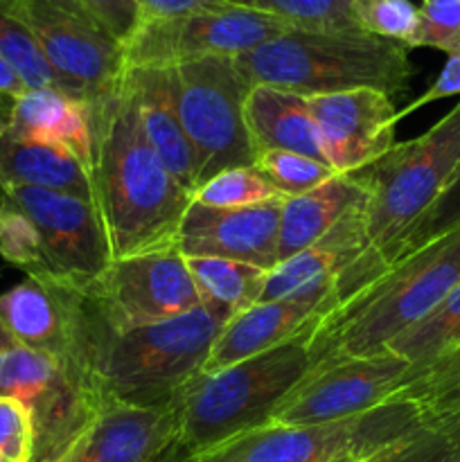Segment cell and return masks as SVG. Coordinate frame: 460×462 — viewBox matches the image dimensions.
<instances>
[{
  "label": "cell",
  "instance_id": "cell-1",
  "mask_svg": "<svg viewBox=\"0 0 460 462\" xmlns=\"http://www.w3.org/2000/svg\"><path fill=\"white\" fill-rule=\"evenodd\" d=\"M88 106L95 135L93 203L113 260L176 246L180 219L194 197L149 144L124 72L115 90Z\"/></svg>",
  "mask_w": 460,
  "mask_h": 462
},
{
  "label": "cell",
  "instance_id": "cell-2",
  "mask_svg": "<svg viewBox=\"0 0 460 462\" xmlns=\"http://www.w3.org/2000/svg\"><path fill=\"white\" fill-rule=\"evenodd\" d=\"M460 162V102L427 134L400 143L356 171L368 189L365 251L334 282L341 305L395 264L409 230L433 206Z\"/></svg>",
  "mask_w": 460,
  "mask_h": 462
},
{
  "label": "cell",
  "instance_id": "cell-3",
  "mask_svg": "<svg viewBox=\"0 0 460 462\" xmlns=\"http://www.w3.org/2000/svg\"><path fill=\"white\" fill-rule=\"evenodd\" d=\"M460 284V228L388 266L334 307L311 338V370L379 355Z\"/></svg>",
  "mask_w": 460,
  "mask_h": 462
},
{
  "label": "cell",
  "instance_id": "cell-4",
  "mask_svg": "<svg viewBox=\"0 0 460 462\" xmlns=\"http://www.w3.org/2000/svg\"><path fill=\"white\" fill-rule=\"evenodd\" d=\"M323 319L262 355L189 379L171 400L180 460L269 424L280 402L311 373V338Z\"/></svg>",
  "mask_w": 460,
  "mask_h": 462
},
{
  "label": "cell",
  "instance_id": "cell-5",
  "mask_svg": "<svg viewBox=\"0 0 460 462\" xmlns=\"http://www.w3.org/2000/svg\"><path fill=\"white\" fill-rule=\"evenodd\" d=\"M235 61L251 86L302 97L374 88L395 99L415 72L409 48L365 32L289 30Z\"/></svg>",
  "mask_w": 460,
  "mask_h": 462
},
{
  "label": "cell",
  "instance_id": "cell-6",
  "mask_svg": "<svg viewBox=\"0 0 460 462\" xmlns=\"http://www.w3.org/2000/svg\"><path fill=\"white\" fill-rule=\"evenodd\" d=\"M224 323L197 307L165 323L113 332L102 320L95 382L104 406H170L203 370Z\"/></svg>",
  "mask_w": 460,
  "mask_h": 462
},
{
  "label": "cell",
  "instance_id": "cell-7",
  "mask_svg": "<svg viewBox=\"0 0 460 462\" xmlns=\"http://www.w3.org/2000/svg\"><path fill=\"white\" fill-rule=\"evenodd\" d=\"M422 424L415 404L391 400L341 422L264 424L180 462H336L377 454Z\"/></svg>",
  "mask_w": 460,
  "mask_h": 462
},
{
  "label": "cell",
  "instance_id": "cell-8",
  "mask_svg": "<svg viewBox=\"0 0 460 462\" xmlns=\"http://www.w3.org/2000/svg\"><path fill=\"white\" fill-rule=\"evenodd\" d=\"M176 108L197 153V189L230 167L255 165L244 120L253 86L235 57H201L170 66Z\"/></svg>",
  "mask_w": 460,
  "mask_h": 462
},
{
  "label": "cell",
  "instance_id": "cell-9",
  "mask_svg": "<svg viewBox=\"0 0 460 462\" xmlns=\"http://www.w3.org/2000/svg\"><path fill=\"white\" fill-rule=\"evenodd\" d=\"M0 395L18 400L30 413V462H57L104 409L97 383L84 370L23 346L0 355Z\"/></svg>",
  "mask_w": 460,
  "mask_h": 462
},
{
  "label": "cell",
  "instance_id": "cell-10",
  "mask_svg": "<svg viewBox=\"0 0 460 462\" xmlns=\"http://www.w3.org/2000/svg\"><path fill=\"white\" fill-rule=\"evenodd\" d=\"M34 34L41 52L79 102L115 90L124 72V45L77 0H5Z\"/></svg>",
  "mask_w": 460,
  "mask_h": 462
},
{
  "label": "cell",
  "instance_id": "cell-11",
  "mask_svg": "<svg viewBox=\"0 0 460 462\" xmlns=\"http://www.w3.org/2000/svg\"><path fill=\"white\" fill-rule=\"evenodd\" d=\"M293 30L273 14L225 7L170 18H140L124 41V68L176 66L201 57H239Z\"/></svg>",
  "mask_w": 460,
  "mask_h": 462
},
{
  "label": "cell",
  "instance_id": "cell-12",
  "mask_svg": "<svg viewBox=\"0 0 460 462\" xmlns=\"http://www.w3.org/2000/svg\"><path fill=\"white\" fill-rule=\"evenodd\" d=\"M84 291L113 332L165 323L201 307L188 262L176 246L117 257Z\"/></svg>",
  "mask_w": 460,
  "mask_h": 462
},
{
  "label": "cell",
  "instance_id": "cell-13",
  "mask_svg": "<svg viewBox=\"0 0 460 462\" xmlns=\"http://www.w3.org/2000/svg\"><path fill=\"white\" fill-rule=\"evenodd\" d=\"M0 203L21 210L39 230L43 251L39 271L88 289L113 262L108 235L93 201L52 189L5 185Z\"/></svg>",
  "mask_w": 460,
  "mask_h": 462
},
{
  "label": "cell",
  "instance_id": "cell-14",
  "mask_svg": "<svg viewBox=\"0 0 460 462\" xmlns=\"http://www.w3.org/2000/svg\"><path fill=\"white\" fill-rule=\"evenodd\" d=\"M410 365L391 350L311 370L275 409L269 424H329L388 404Z\"/></svg>",
  "mask_w": 460,
  "mask_h": 462
},
{
  "label": "cell",
  "instance_id": "cell-15",
  "mask_svg": "<svg viewBox=\"0 0 460 462\" xmlns=\"http://www.w3.org/2000/svg\"><path fill=\"white\" fill-rule=\"evenodd\" d=\"M320 147L336 174H356L395 147L397 111L391 95L374 88L307 97Z\"/></svg>",
  "mask_w": 460,
  "mask_h": 462
},
{
  "label": "cell",
  "instance_id": "cell-16",
  "mask_svg": "<svg viewBox=\"0 0 460 462\" xmlns=\"http://www.w3.org/2000/svg\"><path fill=\"white\" fill-rule=\"evenodd\" d=\"M284 199L246 208H212L192 199L176 233L183 257H221L262 271L278 266V233Z\"/></svg>",
  "mask_w": 460,
  "mask_h": 462
},
{
  "label": "cell",
  "instance_id": "cell-17",
  "mask_svg": "<svg viewBox=\"0 0 460 462\" xmlns=\"http://www.w3.org/2000/svg\"><path fill=\"white\" fill-rule=\"evenodd\" d=\"M179 424L170 406L106 404L57 462H167L176 451Z\"/></svg>",
  "mask_w": 460,
  "mask_h": 462
},
{
  "label": "cell",
  "instance_id": "cell-18",
  "mask_svg": "<svg viewBox=\"0 0 460 462\" xmlns=\"http://www.w3.org/2000/svg\"><path fill=\"white\" fill-rule=\"evenodd\" d=\"M336 305L334 284L282 300L257 302L224 325L201 373H219L228 365L287 343L316 319L327 316Z\"/></svg>",
  "mask_w": 460,
  "mask_h": 462
},
{
  "label": "cell",
  "instance_id": "cell-19",
  "mask_svg": "<svg viewBox=\"0 0 460 462\" xmlns=\"http://www.w3.org/2000/svg\"><path fill=\"white\" fill-rule=\"evenodd\" d=\"M0 117L18 138L66 149L86 170H93V116L86 102L54 88H27L9 99V106L0 111Z\"/></svg>",
  "mask_w": 460,
  "mask_h": 462
},
{
  "label": "cell",
  "instance_id": "cell-20",
  "mask_svg": "<svg viewBox=\"0 0 460 462\" xmlns=\"http://www.w3.org/2000/svg\"><path fill=\"white\" fill-rule=\"evenodd\" d=\"M131 90L138 104L140 122L153 152L161 156L180 188L194 197L197 192V153L176 108L174 84L170 66L124 68Z\"/></svg>",
  "mask_w": 460,
  "mask_h": 462
},
{
  "label": "cell",
  "instance_id": "cell-21",
  "mask_svg": "<svg viewBox=\"0 0 460 462\" xmlns=\"http://www.w3.org/2000/svg\"><path fill=\"white\" fill-rule=\"evenodd\" d=\"M368 189L359 174H338L302 197L284 199L278 233V264L307 251L338 221L365 203Z\"/></svg>",
  "mask_w": 460,
  "mask_h": 462
},
{
  "label": "cell",
  "instance_id": "cell-22",
  "mask_svg": "<svg viewBox=\"0 0 460 462\" xmlns=\"http://www.w3.org/2000/svg\"><path fill=\"white\" fill-rule=\"evenodd\" d=\"M244 120L257 156L282 149L327 162L309 104L302 95L273 86H253L244 104Z\"/></svg>",
  "mask_w": 460,
  "mask_h": 462
},
{
  "label": "cell",
  "instance_id": "cell-23",
  "mask_svg": "<svg viewBox=\"0 0 460 462\" xmlns=\"http://www.w3.org/2000/svg\"><path fill=\"white\" fill-rule=\"evenodd\" d=\"M52 189L93 201L90 171L66 149L14 135L0 117V188Z\"/></svg>",
  "mask_w": 460,
  "mask_h": 462
},
{
  "label": "cell",
  "instance_id": "cell-24",
  "mask_svg": "<svg viewBox=\"0 0 460 462\" xmlns=\"http://www.w3.org/2000/svg\"><path fill=\"white\" fill-rule=\"evenodd\" d=\"M185 262L201 307L224 325L257 305L269 273L253 264L221 257H185Z\"/></svg>",
  "mask_w": 460,
  "mask_h": 462
},
{
  "label": "cell",
  "instance_id": "cell-25",
  "mask_svg": "<svg viewBox=\"0 0 460 462\" xmlns=\"http://www.w3.org/2000/svg\"><path fill=\"white\" fill-rule=\"evenodd\" d=\"M392 400L415 404L424 424L460 418V346L427 368L406 374Z\"/></svg>",
  "mask_w": 460,
  "mask_h": 462
},
{
  "label": "cell",
  "instance_id": "cell-26",
  "mask_svg": "<svg viewBox=\"0 0 460 462\" xmlns=\"http://www.w3.org/2000/svg\"><path fill=\"white\" fill-rule=\"evenodd\" d=\"M460 346V284L427 316L397 337L386 350L404 359L410 373L427 368Z\"/></svg>",
  "mask_w": 460,
  "mask_h": 462
},
{
  "label": "cell",
  "instance_id": "cell-27",
  "mask_svg": "<svg viewBox=\"0 0 460 462\" xmlns=\"http://www.w3.org/2000/svg\"><path fill=\"white\" fill-rule=\"evenodd\" d=\"M0 57L18 72L27 88H54L68 95L66 86L41 52L34 34L5 5V0H0Z\"/></svg>",
  "mask_w": 460,
  "mask_h": 462
},
{
  "label": "cell",
  "instance_id": "cell-28",
  "mask_svg": "<svg viewBox=\"0 0 460 462\" xmlns=\"http://www.w3.org/2000/svg\"><path fill=\"white\" fill-rule=\"evenodd\" d=\"M194 199L212 208H246L284 199L255 165L219 171L194 192Z\"/></svg>",
  "mask_w": 460,
  "mask_h": 462
},
{
  "label": "cell",
  "instance_id": "cell-29",
  "mask_svg": "<svg viewBox=\"0 0 460 462\" xmlns=\"http://www.w3.org/2000/svg\"><path fill=\"white\" fill-rule=\"evenodd\" d=\"M352 3L354 0H253V9L282 18L293 30L361 32Z\"/></svg>",
  "mask_w": 460,
  "mask_h": 462
},
{
  "label": "cell",
  "instance_id": "cell-30",
  "mask_svg": "<svg viewBox=\"0 0 460 462\" xmlns=\"http://www.w3.org/2000/svg\"><path fill=\"white\" fill-rule=\"evenodd\" d=\"M255 167L284 199L302 197V194L311 192L318 185L338 176L327 162H320L316 158L302 156L296 152H282V149L260 153Z\"/></svg>",
  "mask_w": 460,
  "mask_h": 462
},
{
  "label": "cell",
  "instance_id": "cell-31",
  "mask_svg": "<svg viewBox=\"0 0 460 462\" xmlns=\"http://www.w3.org/2000/svg\"><path fill=\"white\" fill-rule=\"evenodd\" d=\"M352 14L365 34L395 41L409 50L413 45L419 12L410 0H354Z\"/></svg>",
  "mask_w": 460,
  "mask_h": 462
},
{
  "label": "cell",
  "instance_id": "cell-32",
  "mask_svg": "<svg viewBox=\"0 0 460 462\" xmlns=\"http://www.w3.org/2000/svg\"><path fill=\"white\" fill-rule=\"evenodd\" d=\"M455 228H460V162L454 174H451L449 183L440 192V197L424 212L422 219L409 230V235L401 242L400 253H397V260L427 246V244L436 242V239L445 237V235L454 233Z\"/></svg>",
  "mask_w": 460,
  "mask_h": 462
},
{
  "label": "cell",
  "instance_id": "cell-33",
  "mask_svg": "<svg viewBox=\"0 0 460 462\" xmlns=\"http://www.w3.org/2000/svg\"><path fill=\"white\" fill-rule=\"evenodd\" d=\"M413 48H436L454 54L460 50V0H422Z\"/></svg>",
  "mask_w": 460,
  "mask_h": 462
},
{
  "label": "cell",
  "instance_id": "cell-34",
  "mask_svg": "<svg viewBox=\"0 0 460 462\" xmlns=\"http://www.w3.org/2000/svg\"><path fill=\"white\" fill-rule=\"evenodd\" d=\"M0 255L9 264L21 266L25 273H34L43 266V251L36 226L16 208L0 203Z\"/></svg>",
  "mask_w": 460,
  "mask_h": 462
},
{
  "label": "cell",
  "instance_id": "cell-35",
  "mask_svg": "<svg viewBox=\"0 0 460 462\" xmlns=\"http://www.w3.org/2000/svg\"><path fill=\"white\" fill-rule=\"evenodd\" d=\"M391 462H460V447L449 422L422 424L392 449Z\"/></svg>",
  "mask_w": 460,
  "mask_h": 462
},
{
  "label": "cell",
  "instance_id": "cell-36",
  "mask_svg": "<svg viewBox=\"0 0 460 462\" xmlns=\"http://www.w3.org/2000/svg\"><path fill=\"white\" fill-rule=\"evenodd\" d=\"M34 449L32 418L14 397L0 395V456L12 462H30Z\"/></svg>",
  "mask_w": 460,
  "mask_h": 462
},
{
  "label": "cell",
  "instance_id": "cell-37",
  "mask_svg": "<svg viewBox=\"0 0 460 462\" xmlns=\"http://www.w3.org/2000/svg\"><path fill=\"white\" fill-rule=\"evenodd\" d=\"M84 9H88L117 41L129 39L138 27L143 12L133 0H77Z\"/></svg>",
  "mask_w": 460,
  "mask_h": 462
},
{
  "label": "cell",
  "instance_id": "cell-38",
  "mask_svg": "<svg viewBox=\"0 0 460 462\" xmlns=\"http://www.w3.org/2000/svg\"><path fill=\"white\" fill-rule=\"evenodd\" d=\"M451 95H460V50L454 54H446V63L445 68H442L440 75H437V79L428 86L427 93H422L415 102H410L409 106L401 108V111L397 113V117L409 116V113L418 111V108L427 106V104L436 102V99L451 97Z\"/></svg>",
  "mask_w": 460,
  "mask_h": 462
},
{
  "label": "cell",
  "instance_id": "cell-39",
  "mask_svg": "<svg viewBox=\"0 0 460 462\" xmlns=\"http://www.w3.org/2000/svg\"><path fill=\"white\" fill-rule=\"evenodd\" d=\"M140 7L143 16L152 18H170L183 16V14L194 12H215V9L235 7L225 0H133Z\"/></svg>",
  "mask_w": 460,
  "mask_h": 462
},
{
  "label": "cell",
  "instance_id": "cell-40",
  "mask_svg": "<svg viewBox=\"0 0 460 462\" xmlns=\"http://www.w3.org/2000/svg\"><path fill=\"white\" fill-rule=\"evenodd\" d=\"M27 90V86L23 84V79L18 77V72L0 57V97L14 99L18 95H23Z\"/></svg>",
  "mask_w": 460,
  "mask_h": 462
},
{
  "label": "cell",
  "instance_id": "cell-41",
  "mask_svg": "<svg viewBox=\"0 0 460 462\" xmlns=\"http://www.w3.org/2000/svg\"><path fill=\"white\" fill-rule=\"evenodd\" d=\"M400 440H401V438H400ZM395 445H397V442H392V445L383 447V449H379L377 454L368 456V458H365L363 462H391V456H392V449H395Z\"/></svg>",
  "mask_w": 460,
  "mask_h": 462
},
{
  "label": "cell",
  "instance_id": "cell-42",
  "mask_svg": "<svg viewBox=\"0 0 460 462\" xmlns=\"http://www.w3.org/2000/svg\"><path fill=\"white\" fill-rule=\"evenodd\" d=\"M12 346H16V343H14L12 334L7 332V328H5L3 320H0V355H3L5 350H9Z\"/></svg>",
  "mask_w": 460,
  "mask_h": 462
},
{
  "label": "cell",
  "instance_id": "cell-43",
  "mask_svg": "<svg viewBox=\"0 0 460 462\" xmlns=\"http://www.w3.org/2000/svg\"><path fill=\"white\" fill-rule=\"evenodd\" d=\"M449 424H451V429H454V433H455V440H458V447H460V418H455V420H449Z\"/></svg>",
  "mask_w": 460,
  "mask_h": 462
},
{
  "label": "cell",
  "instance_id": "cell-44",
  "mask_svg": "<svg viewBox=\"0 0 460 462\" xmlns=\"http://www.w3.org/2000/svg\"><path fill=\"white\" fill-rule=\"evenodd\" d=\"M228 5H235V7H253V0H225Z\"/></svg>",
  "mask_w": 460,
  "mask_h": 462
},
{
  "label": "cell",
  "instance_id": "cell-45",
  "mask_svg": "<svg viewBox=\"0 0 460 462\" xmlns=\"http://www.w3.org/2000/svg\"><path fill=\"white\" fill-rule=\"evenodd\" d=\"M365 458H368V456H350V458H341L336 462H363Z\"/></svg>",
  "mask_w": 460,
  "mask_h": 462
},
{
  "label": "cell",
  "instance_id": "cell-46",
  "mask_svg": "<svg viewBox=\"0 0 460 462\" xmlns=\"http://www.w3.org/2000/svg\"><path fill=\"white\" fill-rule=\"evenodd\" d=\"M0 462H12V460H7V458H5V456H0Z\"/></svg>",
  "mask_w": 460,
  "mask_h": 462
},
{
  "label": "cell",
  "instance_id": "cell-47",
  "mask_svg": "<svg viewBox=\"0 0 460 462\" xmlns=\"http://www.w3.org/2000/svg\"><path fill=\"white\" fill-rule=\"evenodd\" d=\"M167 462H180V458H170Z\"/></svg>",
  "mask_w": 460,
  "mask_h": 462
},
{
  "label": "cell",
  "instance_id": "cell-48",
  "mask_svg": "<svg viewBox=\"0 0 460 462\" xmlns=\"http://www.w3.org/2000/svg\"><path fill=\"white\" fill-rule=\"evenodd\" d=\"M0 215H3V208H0Z\"/></svg>",
  "mask_w": 460,
  "mask_h": 462
}]
</instances>
